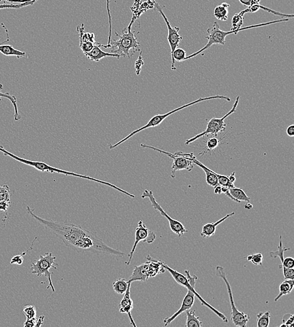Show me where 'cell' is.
Wrapping results in <instances>:
<instances>
[{
  "label": "cell",
  "mask_w": 294,
  "mask_h": 327,
  "mask_svg": "<svg viewBox=\"0 0 294 327\" xmlns=\"http://www.w3.org/2000/svg\"><path fill=\"white\" fill-rule=\"evenodd\" d=\"M101 44L99 43H96L93 49L90 52L85 54L87 58L92 61L98 62L101 59L107 57H113L119 59L121 57L120 54H114V53H109L103 51L100 49Z\"/></svg>",
  "instance_id": "obj_18"
},
{
  "label": "cell",
  "mask_w": 294,
  "mask_h": 327,
  "mask_svg": "<svg viewBox=\"0 0 294 327\" xmlns=\"http://www.w3.org/2000/svg\"><path fill=\"white\" fill-rule=\"evenodd\" d=\"M8 155L9 157H10V158L14 159L15 160L18 161V162L25 164L30 165V166L33 167L35 168V169H36V170H38V171H40L41 172H50V173L62 174L64 175H66V176H74V177H77V178L88 179V180L94 181L96 182V183H98L102 184V185H104L107 186H109V187L114 188L115 189V190H117L119 191V192L123 193V194L128 195V197L131 198L135 197V196L134 195L131 194V193L126 192V191L123 190V189L119 188L118 186L113 185V184L109 183V182L104 181L100 180V179L92 178V177L89 176H86V175L75 173V172H70V171H64V170L59 169V168H56L51 166V165L47 164H46L45 163L39 162V161H33L25 160V159L19 158V157L15 156L14 155V154H13L12 153H9L8 154Z\"/></svg>",
  "instance_id": "obj_3"
},
{
  "label": "cell",
  "mask_w": 294,
  "mask_h": 327,
  "mask_svg": "<svg viewBox=\"0 0 294 327\" xmlns=\"http://www.w3.org/2000/svg\"><path fill=\"white\" fill-rule=\"evenodd\" d=\"M142 52L140 53L138 59L135 62L134 67L135 70V75L139 76L141 72L142 67L144 65V62L143 57L142 56Z\"/></svg>",
  "instance_id": "obj_39"
},
{
  "label": "cell",
  "mask_w": 294,
  "mask_h": 327,
  "mask_svg": "<svg viewBox=\"0 0 294 327\" xmlns=\"http://www.w3.org/2000/svg\"><path fill=\"white\" fill-rule=\"evenodd\" d=\"M156 236L152 230H150L144 224L142 220H140L137 227L135 230V241L134 245L131 251L130 255H129V259L128 261L126 262V264L129 266L131 262L133 255L135 252V249L137 245L141 242L147 243L148 244H152L154 241L156 240Z\"/></svg>",
  "instance_id": "obj_13"
},
{
  "label": "cell",
  "mask_w": 294,
  "mask_h": 327,
  "mask_svg": "<svg viewBox=\"0 0 294 327\" xmlns=\"http://www.w3.org/2000/svg\"><path fill=\"white\" fill-rule=\"evenodd\" d=\"M3 88V84L0 82V101H1L3 98H6L11 101L15 110L14 120L15 121H19L22 119V117L20 115L19 112H18L17 98H16L14 95H10V93H8V92L7 93H3L2 92Z\"/></svg>",
  "instance_id": "obj_22"
},
{
  "label": "cell",
  "mask_w": 294,
  "mask_h": 327,
  "mask_svg": "<svg viewBox=\"0 0 294 327\" xmlns=\"http://www.w3.org/2000/svg\"><path fill=\"white\" fill-rule=\"evenodd\" d=\"M96 43L92 42H81L80 43V48L82 50V51L84 52V54H86L87 52L91 51L92 49H93L94 45H95Z\"/></svg>",
  "instance_id": "obj_42"
},
{
  "label": "cell",
  "mask_w": 294,
  "mask_h": 327,
  "mask_svg": "<svg viewBox=\"0 0 294 327\" xmlns=\"http://www.w3.org/2000/svg\"><path fill=\"white\" fill-rule=\"evenodd\" d=\"M160 263L162 264L163 266V268L165 269V270L169 271V273L171 274L172 277L173 278L174 280L176 281V282L178 283V284L186 287L187 289L191 290V291L194 292L197 299H199V301H201L202 305L206 306V307L209 308V309H210L213 312H214L215 314L217 315L218 317L220 318V319L225 322V323H228L229 320L227 319V318L224 315V314H223L222 313L220 312L219 311L215 309L213 306L210 305L208 302H206V301L204 300V299L202 298L198 293H197L196 289H195V285H196V280H197V277L196 275L192 276L190 275L189 271L186 270V276H185L182 275V274L179 273L178 271L170 268V267L167 266L164 262L160 261Z\"/></svg>",
  "instance_id": "obj_5"
},
{
  "label": "cell",
  "mask_w": 294,
  "mask_h": 327,
  "mask_svg": "<svg viewBox=\"0 0 294 327\" xmlns=\"http://www.w3.org/2000/svg\"><path fill=\"white\" fill-rule=\"evenodd\" d=\"M294 280H286L279 286V293L275 297L274 301L277 302L283 296L290 294L294 289Z\"/></svg>",
  "instance_id": "obj_21"
},
{
  "label": "cell",
  "mask_w": 294,
  "mask_h": 327,
  "mask_svg": "<svg viewBox=\"0 0 294 327\" xmlns=\"http://www.w3.org/2000/svg\"><path fill=\"white\" fill-rule=\"evenodd\" d=\"M128 280L125 278H119L112 283L114 291L118 294H124L128 289Z\"/></svg>",
  "instance_id": "obj_26"
},
{
  "label": "cell",
  "mask_w": 294,
  "mask_h": 327,
  "mask_svg": "<svg viewBox=\"0 0 294 327\" xmlns=\"http://www.w3.org/2000/svg\"><path fill=\"white\" fill-rule=\"evenodd\" d=\"M11 195L10 188L8 185L0 186V202H10Z\"/></svg>",
  "instance_id": "obj_33"
},
{
  "label": "cell",
  "mask_w": 294,
  "mask_h": 327,
  "mask_svg": "<svg viewBox=\"0 0 294 327\" xmlns=\"http://www.w3.org/2000/svg\"><path fill=\"white\" fill-rule=\"evenodd\" d=\"M175 154H178V155L185 157L186 158L192 161L195 165H198L199 167L201 168V169L203 170L204 173L206 174V183H207L208 185L212 186L213 188L215 187L216 186L219 185L218 179V174L217 173V172L212 171L210 168L206 166V165H204L203 163H201L200 161L197 160L194 154L184 153L181 151L176 152Z\"/></svg>",
  "instance_id": "obj_15"
},
{
  "label": "cell",
  "mask_w": 294,
  "mask_h": 327,
  "mask_svg": "<svg viewBox=\"0 0 294 327\" xmlns=\"http://www.w3.org/2000/svg\"><path fill=\"white\" fill-rule=\"evenodd\" d=\"M240 3L243 5L247 6L248 7L254 5V4H259L261 0H239Z\"/></svg>",
  "instance_id": "obj_43"
},
{
  "label": "cell",
  "mask_w": 294,
  "mask_h": 327,
  "mask_svg": "<svg viewBox=\"0 0 294 327\" xmlns=\"http://www.w3.org/2000/svg\"><path fill=\"white\" fill-rule=\"evenodd\" d=\"M245 208L247 209H252L253 208V205L252 204H250V203H247L245 205Z\"/></svg>",
  "instance_id": "obj_50"
},
{
  "label": "cell",
  "mask_w": 294,
  "mask_h": 327,
  "mask_svg": "<svg viewBox=\"0 0 294 327\" xmlns=\"http://www.w3.org/2000/svg\"><path fill=\"white\" fill-rule=\"evenodd\" d=\"M23 313L26 317L27 319H33L36 318V310L35 306L33 305H27L25 306Z\"/></svg>",
  "instance_id": "obj_35"
},
{
  "label": "cell",
  "mask_w": 294,
  "mask_h": 327,
  "mask_svg": "<svg viewBox=\"0 0 294 327\" xmlns=\"http://www.w3.org/2000/svg\"><path fill=\"white\" fill-rule=\"evenodd\" d=\"M10 203L5 201L0 202V211L6 212L9 207H10Z\"/></svg>",
  "instance_id": "obj_44"
},
{
  "label": "cell",
  "mask_w": 294,
  "mask_h": 327,
  "mask_svg": "<svg viewBox=\"0 0 294 327\" xmlns=\"http://www.w3.org/2000/svg\"><path fill=\"white\" fill-rule=\"evenodd\" d=\"M38 0H32V1L25 2V3H22L17 4H0V10H2V9H5V8L20 9L25 7V6L33 5V4L36 3V2Z\"/></svg>",
  "instance_id": "obj_32"
},
{
  "label": "cell",
  "mask_w": 294,
  "mask_h": 327,
  "mask_svg": "<svg viewBox=\"0 0 294 327\" xmlns=\"http://www.w3.org/2000/svg\"><path fill=\"white\" fill-rule=\"evenodd\" d=\"M142 199H148L149 201H150L151 205L154 208L159 211L161 215L163 216H164L166 218L167 221H168L169 223L170 228L172 231L174 232V234H176L178 237H181L183 236L185 233H187L188 230L186 229L185 227L179 221L174 220L173 218H172L171 216H169L166 213V211L163 209L162 207L161 206L160 204L156 202L155 197H154L153 191L149 190H144L143 193L141 195Z\"/></svg>",
  "instance_id": "obj_11"
},
{
  "label": "cell",
  "mask_w": 294,
  "mask_h": 327,
  "mask_svg": "<svg viewBox=\"0 0 294 327\" xmlns=\"http://www.w3.org/2000/svg\"><path fill=\"white\" fill-rule=\"evenodd\" d=\"M270 319V311L265 312H259L257 315V326L258 327H268L269 326Z\"/></svg>",
  "instance_id": "obj_30"
},
{
  "label": "cell",
  "mask_w": 294,
  "mask_h": 327,
  "mask_svg": "<svg viewBox=\"0 0 294 327\" xmlns=\"http://www.w3.org/2000/svg\"><path fill=\"white\" fill-rule=\"evenodd\" d=\"M290 248L283 247V244H282V237L280 236V243L279 245L278 246V249L276 251H272L269 252V255L272 258L279 257L281 261V263L284 261V253L286 251L290 250Z\"/></svg>",
  "instance_id": "obj_31"
},
{
  "label": "cell",
  "mask_w": 294,
  "mask_h": 327,
  "mask_svg": "<svg viewBox=\"0 0 294 327\" xmlns=\"http://www.w3.org/2000/svg\"><path fill=\"white\" fill-rule=\"evenodd\" d=\"M222 186L221 185H217L215 187H214V193L215 194L217 195H221L222 194Z\"/></svg>",
  "instance_id": "obj_48"
},
{
  "label": "cell",
  "mask_w": 294,
  "mask_h": 327,
  "mask_svg": "<svg viewBox=\"0 0 294 327\" xmlns=\"http://www.w3.org/2000/svg\"><path fill=\"white\" fill-rule=\"evenodd\" d=\"M156 10H157L162 15L163 18H164L165 22H166V26L167 27V31H168V36H167V41L169 43L170 48H171V54H173L174 50L178 48L179 43L183 40L182 37L180 36L179 34L180 28L178 27H173L170 24L168 19H167L166 16L165 15L163 11V7L160 5L159 4L155 2L154 4Z\"/></svg>",
  "instance_id": "obj_14"
},
{
  "label": "cell",
  "mask_w": 294,
  "mask_h": 327,
  "mask_svg": "<svg viewBox=\"0 0 294 327\" xmlns=\"http://www.w3.org/2000/svg\"><path fill=\"white\" fill-rule=\"evenodd\" d=\"M187 319L186 323V327H201L203 326L202 322L199 320V317H197L195 310L191 309L186 311Z\"/></svg>",
  "instance_id": "obj_24"
},
{
  "label": "cell",
  "mask_w": 294,
  "mask_h": 327,
  "mask_svg": "<svg viewBox=\"0 0 294 327\" xmlns=\"http://www.w3.org/2000/svg\"><path fill=\"white\" fill-rule=\"evenodd\" d=\"M56 257H55L51 252L46 253L44 255H40L38 260L35 261L31 265V270L32 274L36 275L37 277L44 276L47 278L49 285L47 289L51 288L53 292L56 291L53 285L51 275L53 273L50 272V269H57L59 264L56 262Z\"/></svg>",
  "instance_id": "obj_8"
},
{
  "label": "cell",
  "mask_w": 294,
  "mask_h": 327,
  "mask_svg": "<svg viewBox=\"0 0 294 327\" xmlns=\"http://www.w3.org/2000/svg\"><path fill=\"white\" fill-rule=\"evenodd\" d=\"M36 323V318H33V319H27L26 322L24 324V327H35Z\"/></svg>",
  "instance_id": "obj_45"
},
{
  "label": "cell",
  "mask_w": 294,
  "mask_h": 327,
  "mask_svg": "<svg viewBox=\"0 0 294 327\" xmlns=\"http://www.w3.org/2000/svg\"><path fill=\"white\" fill-rule=\"evenodd\" d=\"M288 21H289V18H284V19L275 20V21L250 25V26L243 27V28L236 30V31H229V32H225L222 31V30H220L219 25H218L217 22H215L214 24H213V27H211V28L207 29L208 35V36L206 37V39H208V43H206V45H204V47L202 48L201 49L198 50V51L195 52L194 54H191L190 56L186 57L185 61H187V60L190 59H192L193 57H196L197 56V55L201 54V52H203L204 51V50L209 49V48L211 47V46L213 45L216 44L224 45L225 43H226L225 39H226L227 36L230 35V34H235L236 35V34H238V32L245 31V30L257 28V27H261L263 26H267V25L277 24V23Z\"/></svg>",
  "instance_id": "obj_2"
},
{
  "label": "cell",
  "mask_w": 294,
  "mask_h": 327,
  "mask_svg": "<svg viewBox=\"0 0 294 327\" xmlns=\"http://www.w3.org/2000/svg\"><path fill=\"white\" fill-rule=\"evenodd\" d=\"M246 259L248 261L251 262L252 264L257 265V266H261L262 264L263 255L261 253H257V254L248 255L246 257Z\"/></svg>",
  "instance_id": "obj_36"
},
{
  "label": "cell",
  "mask_w": 294,
  "mask_h": 327,
  "mask_svg": "<svg viewBox=\"0 0 294 327\" xmlns=\"http://www.w3.org/2000/svg\"><path fill=\"white\" fill-rule=\"evenodd\" d=\"M195 299V294L191 290L188 289V292L186 296L184 297L182 303H181V307L180 309L177 311L176 312L174 313L172 316L169 317L165 318L163 320V322H164V326H169L171 322H173L174 320L176 319L177 317L180 315L181 313L185 312L186 311L191 309L192 308L193 305H194Z\"/></svg>",
  "instance_id": "obj_16"
},
{
  "label": "cell",
  "mask_w": 294,
  "mask_h": 327,
  "mask_svg": "<svg viewBox=\"0 0 294 327\" xmlns=\"http://www.w3.org/2000/svg\"><path fill=\"white\" fill-rule=\"evenodd\" d=\"M27 210L29 215L61 239L66 246L78 252H89L118 257H123L126 255L125 252L107 245L97 234L80 225L41 218L35 215L33 209L29 206Z\"/></svg>",
  "instance_id": "obj_1"
},
{
  "label": "cell",
  "mask_w": 294,
  "mask_h": 327,
  "mask_svg": "<svg viewBox=\"0 0 294 327\" xmlns=\"http://www.w3.org/2000/svg\"><path fill=\"white\" fill-rule=\"evenodd\" d=\"M229 192L234 199H235L240 202H246L250 203V198L248 197L242 188H232L229 189Z\"/></svg>",
  "instance_id": "obj_28"
},
{
  "label": "cell",
  "mask_w": 294,
  "mask_h": 327,
  "mask_svg": "<svg viewBox=\"0 0 294 327\" xmlns=\"http://www.w3.org/2000/svg\"><path fill=\"white\" fill-rule=\"evenodd\" d=\"M229 7V4L227 3H224L217 6L214 10L215 17L221 21H226L228 20Z\"/></svg>",
  "instance_id": "obj_25"
},
{
  "label": "cell",
  "mask_w": 294,
  "mask_h": 327,
  "mask_svg": "<svg viewBox=\"0 0 294 327\" xmlns=\"http://www.w3.org/2000/svg\"><path fill=\"white\" fill-rule=\"evenodd\" d=\"M240 98V96H237L231 109L229 110L226 115H224V117H223L222 118L211 119L210 121L208 122L207 126H206L205 130L198 133V134L195 135L194 137L186 140V146H188V145L192 144V143L196 141V140L200 139L201 137H204V136L210 134L217 136L218 133L224 132V131L226 130L227 127L225 120L226 119L227 117H229V115H231L236 112V108L238 107Z\"/></svg>",
  "instance_id": "obj_9"
},
{
  "label": "cell",
  "mask_w": 294,
  "mask_h": 327,
  "mask_svg": "<svg viewBox=\"0 0 294 327\" xmlns=\"http://www.w3.org/2000/svg\"><path fill=\"white\" fill-rule=\"evenodd\" d=\"M218 99H219V100H224L227 101H231V98H229L228 97V96L224 95H215L208 96V97L205 98H199L196 100L192 101V102L191 103H188L187 104L181 106V107L177 108L176 109L173 110H171V111H169V112L166 113V114L162 115H156L155 116H154L152 117V118L149 120V121L148 122V123H147L146 125L142 126V127L137 129V130L132 131V132L130 134H129L127 137L124 138L123 139H122L120 140V141L117 142L116 144L110 146L109 149H113L116 148V147L120 146V145L123 144V143L127 141V140L130 139V138H131L132 136H134L135 134H137V133L142 132V131L146 130V129L156 127V126H159L161 125V124L162 123V122L164 121L165 119L167 118V117L171 116V115L175 114L176 112L185 109L186 108L191 107V106H193L195 104H197V103L203 102V101H204L218 100Z\"/></svg>",
  "instance_id": "obj_4"
},
{
  "label": "cell",
  "mask_w": 294,
  "mask_h": 327,
  "mask_svg": "<svg viewBox=\"0 0 294 327\" xmlns=\"http://www.w3.org/2000/svg\"><path fill=\"white\" fill-rule=\"evenodd\" d=\"M232 27L231 31H236L240 29L243 23V17L239 13L235 14L232 18Z\"/></svg>",
  "instance_id": "obj_34"
},
{
  "label": "cell",
  "mask_w": 294,
  "mask_h": 327,
  "mask_svg": "<svg viewBox=\"0 0 294 327\" xmlns=\"http://www.w3.org/2000/svg\"><path fill=\"white\" fill-rule=\"evenodd\" d=\"M187 56V52L185 50L180 49V48H176L171 56V70L173 71L176 70L175 61L183 62L185 61Z\"/></svg>",
  "instance_id": "obj_27"
},
{
  "label": "cell",
  "mask_w": 294,
  "mask_h": 327,
  "mask_svg": "<svg viewBox=\"0 0 294 327\" xmlns=\"http://www.w3.org/2000/svg\"><path fill=\"white\" fill-rule=\"evenodd\" d=\"M259 9H261V10L267 11L268 13H273V14H274L275 15L281 16V17H283L293 18L294 17V14H284V13L278 12V11L273 10L272 9H270L267 7H265V6L261 5L260 4H254V5L249 6V7H248V8L245 9V10L240 11V12L239 13V14L243 17V15H244L245 13H255L258 11Z\"/></svg>",
  "instance_id": "obj_20"
},
{
  "label": "cell",
  "mask_w": 294,
  "mask_h": 327,
  "mask_svg": "<svg viewBox=\"0 0 294 327\" xmlns=\"http://www.w3.org/2000/svg\"><path fill=\"white\" fill-rule=\"evenodd\" d=\"M216 275L218 278H221L226 285L227 291H228L229 297V301H230V305L231 308V319L232 322L236 327H246L248 322L250 320L249 315L245 314V313L240 312L236 308L235 302H234L233 293H232V290L230 284L227 279L226 273L225 271V268L222 266H217L216 268Z\"/></svg>",
  "instance_id": "obj_10"
},
{
  "label": "cell",
  "mask_w": 294,
  "mask_h": 327,
  "mask_svg": "<svg viewBox=\"0 0 294 327\" xmlns=\"http://www.w3.org/2000/svg\"><path fill=\"white\" fill-rule=\"evenodd\" d=\"M77 31L79 32L80 43L96 42L95 41V35L93 33H89V32H84V24H82L81 26L77 27Z\"/></svg>",
  "instance_id": "obj_29"
},
{
  "label": "cell",
  "mask_w": 294,
  "mask_h": 327,
  "mask_svg": "<svg viewBox=\"0 0 294 327\" xmlns=\"http://www.w3.org/2000/svg\"><path fill=\"white\" fill-rule=\"evenodd\" d=\"M134 21V19L131 20L127 28H125L122 31L121 36H119L117 32L115 33L119 37V39L118 40H114V42H111L109 45V47L118 48L116 50H112V53L120 54L121 56H127L130 58L131 49H133L134 52L139 51L140 43L137 42L136 37L134 36V32H131V29Z\"/></svg>",
  "instance_id": "obj_7"
},
{
  "label": "cell",
  "mask_w": 294,
  "mask_h": 327,
  "mask_svg": "<svg viewBox=\"0 0 294 327\" xmlns=\"http://www.w3.org/2000/svg\"><path fill=\"white\" fill-rule=\"evenodd\" d=\"M30 250V248L28 250L24 251L22 254L15 255L14 257H13L12 259L11 260L10 264H16L20 266L24 262V256L25 255H26L27 252Z\"/></svg>",
  "instance_id": "obj_41"
},
{
  "label": "cell",
  "mask_w": 294,
  "mask_h": 327,
  "mask_svg": "<svg viewBox=\"0 0 294 327\" xmlns=\"http://www.w3.org/2000/svg\"><path fill=\"white\" fill-rule=\"evenodd\" d=\"M0 1H1V0H0ZM6 1H8L9 2H12V3H25V2L32 1V0H6Z\"/></svg>",
  "instance_id": "obj_49"
},
{
  "label": "cell",
  "mask_w": 294,
  "mask_h": 327,
  "mask_svg": "<svg viewBox=\"0 0 294 327\" xmlns=\"http://www.w3.org/2000/svg\"><path fill=\"white\" fill-rule=\"evenodd\" d=\"M131 283H129L127 290L124 295L123 298L122 299L120 304H119V312L121 313H125L129 316L130 319L131 325L133 327H136V324H135L134 320H133L131 312L134 308V303L131 298Z\"/></svg>",
  "instance_id": "obj_17"
},
{
  "label": "cell",
  "mask_w": 294,
  "mask_h": 327,
  "mask_svg": "<svg viewBox=\"0 0 294 327\" xmlns=\"http://www.w3.org/2000/svg\"><path fill=\"white\" fill-rule=\"evenodd\" d=\"M45 316H40L38 319H36V323L35 325L36 327H40L42 326L43 324V320H44Z\"/></svg>",
  "instance_id": "obj_47"
},
{
  "label": "cell",
  "mask_w": 294,
  "mask_h": 327,
  "mask_svg": "<svg viewBox=\"0 0 294 327\" xmlns=\"http://www.w3.org/2000/svg\"><path fill=\"white\" fill-rule=\"evenodd\" d=\"M219 140L217 138L211 137L206 142V148H207L208 151H213V150L217 148L218 145H219Z\"/></svg>",
  "instance_id": "obj_40"
},
{
  "label": "cell",
  "mask_w": 294,
  "mask_h": 327,
  "mask_svg": "<svg viewBox=\"0 0 294 327\" xmlns=\"http://www.w3.org/2000/svg\"><path fill=\"white\" fill-rule=\"evenodd\" d=\"M0 52L4 56H15L18 58L25 56L26 53L20 51L19 50L15 49L11 45H0Z\"/></svg>",
  "instance_id": "obj_23"
},
{
  "label": "cell",
  "mask_w": 294,
  "mask_h": 327,
  "mask_svg": "<svg viewBox=\"0 0 294 327\" xmlns=\"http://www.w3.org/2000/svg\"><path fill=\"white\" fill-rule=\"evenodd\" d=\"M107 13L108 17H109V39H108V43L107 45H101V47H104V48H109L110 44L111 42V33H112V24H111V13H110L109 9V0H107Z\"/></svg>",
  "instance_id": "obj_38"
},
{
  "label": "cell",
  "mask_w": 294,
  "mask_h": 327,
  "mask_svg": "<svg viewBox=\"0 0 294 327\" xmlns=\"http://www.w3.org/2000/svg\"><path fill=\"white\" fill-rule=\"evenodd\" d=\"M294 316L291 313H287L282 318V324L279 327H294Z\"/></svg>",
  "instance_id": "obj_37"
},
{
  "label": "cell",
  "mask_w": 294,
  "mask_h": 327,
  "mask_svg": "<svg viewBox=\"0 0 294 327\" xmlns=\"http://www.w3.org/2000/svg\"><path fill=\"white\" fill-rule=\"evenodd\" d=\"M287 134L289 136V137H293L294 136V125L292 124V125H289L287 128L286 130Z\"/></svg>",
  "instance_id": "obj_46"
},
{
  "label": "cell",
  "mask_w": 294,
  "mask_h": 327,
  "mask_svg": "<svg viewBox=\"0 0 294 327\" xmlns=\"http://www.w3.org/2000/svg\"><path fill=\"white\" fill-rule=\"evenodd\" d=\"M235 212L227 214V215L224 216L221 219L217 221V222L209 223L207 224L203 225L200 234L201 236L203 237V238H210V237L214 236L216 230H217V227L218 225L221 224L222 223L225 222V220L228 219L231 216L235 215Z\"/></svg>",
  "instance_id": "obj_19"
},
{
  "label": "cell",
  "mask_w": 294,
  "mask_h": 327,
  "mask_svg": "<svg viewBox=\"0 0 294 327\" xmlns=\"http://www.w3.org/2000/svg\"><path fill=\"white\" fill-rule=\"evenodd\" d=\"M141 146L144 147V148L155 150V151L159 152L160 153L165 154V155L169 157L170 158L173 160V164H172L171 167V178H175L176 171H183V170H187L188 171H191L194 168V164L193 163L192 161L186 158L185 157L178 155V154H176L175 153L172 154L168 153V152L163 151V150L144 144H141Z\"/></svg>",
  "instance_id": "obj_12"
},
{
  "label": "cell",
  "mask_w": 294,
  "mask_h": 327,
  "mask_svg": "<svg viewBox=\"0 0 294 327\" xmlns=\"http://www.w3.org/2000/svg\"><path fill=\"white\" fill-rule=\"evenodd\" d=\"M146 259L148 261L139 266H134L132 274L128 280L129 283L145 282L149 278L164 273L165 269L160 263V260L155 259L150 255H147Z\"/></svg>",
  "instance_id": "obj_6"
}]
</instances>
